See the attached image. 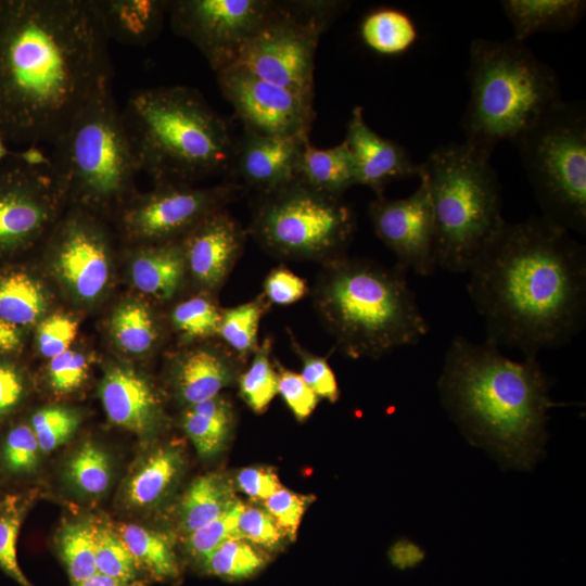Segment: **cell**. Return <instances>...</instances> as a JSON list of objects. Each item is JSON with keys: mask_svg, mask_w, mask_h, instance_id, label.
Wrapping results in <instances>:
<instances>
[{"mask_svg": "<svg viewBox=\"0 0 586 586\" xmlns=\"http://www.w3.org/2000/svg\"><path fill=\"white\" fill-rule=\"evenodd\" d=\"M109 38L93 0H0V133L52 144L111 87Z\"/></svg>", "mask_w": 586, "mask_h": 586, "instance_id": "1", "label": "cell"}, {"mask_svg": "<svg viewBox=\"0 0 586 586\" xmlns=\"http://www.w3.org/2000/svg\"><path fill=\"white\" fill-rule=\"evenodd\" d=\"M485 341L537 356L568 344L586 319V250L544 217L506 221L468 270Z\"/></svg>", "mask_w": 586, "mask_h": 586, "instance_id": "2", "label": "cell"}, {"mask_svg": "<svg viewBox=\"0 0 586 586\" xmlns=\"http://www.w3.org/2000/svg\"><path fill=\"white\" fill-rule=\"evenodd\" d=\"M438 387L447 409L471 435L507 460L530 467L555 406L536 356L513 360L499 347L457 335L444 358Z\"/></svg>", "mask_w": 586, "mask_h": 586, "instance_id": "3", "label": "cell"}, {"mask_svg": "<svg viewBox=\"0 0 586 586\" xmlns=\"http://www.w3.org/2000/svg\"><path fill=\"white\" fill-rule=\"evenodd\" d=\"M406 271L347 256L323 265L314 305L344 355L380 358L429 333Z\"/></svg>", "mask_w": 586, "mask_h": 586, "instance_id": "4", "label": "cell"}, {"mask_svg": "<svg viewBox=\"0 0 586 586\" xmlns=\"http://www.w3.org/2000/svg\"><path fill=\"white\" fill-rule=\"evenodd\" d=\"M122 114L139 169L156 184H191L232 167L235 142L228 124L195 89L136 90Z\"/></svg>", "mask_w": 586, "mask_h": 586, "instance_id": "5", "label": "cell"}, {"mask_svg": "<svg viewBox=\"0 0 586 586\" xmlns=\"http://www.w3.org/2000/svg\"><path fill=\"white\" fill-rule=\"evenodd\" d=\"M467 75L464 143L489 158L500 141L514 143L563 100L556 72L513 37L473 39Z\"/></svg>", "mask_w": 586, "mask_h": 586, "instance_id": "6", "label": "cell"}, {"mask_svg": "<svg viewBox=\"0 0 586 586\" xmlns=\"http://www.w3.org/2000/svg\"><path fill=\"white\" fill-rule=\"evenodd\" d=\"M428 182L435 225L437 267L467 273L483 247L500 230V183L489 157L464 142L433 150L420 163Z\"/></svg>", "mask_w": 586, "mask_h": 586, "instance_id": "7", "label": "cell"}, {"mask_svg": "<svg viewBox=\"0 0 586 586\" xmlns=\"http://www.w3.org/2000/svg\"><path fill=\"white\" fill-rule=\"evenodd\" d=\"M51 146L65 193L80 203L106 207L133 196L140 169L111 87L95 95Z\"/></svg>", "mask_w": 586, "mask_h": 586, "instance_id": "8", "label": "cell"}, {"mask_svg": "<svg viewBox=\"0 0 586 586\" xmlns=\"http://www.w3.org/2000/svg\"><path fill=\"white\" fill-rule=\"evenodd\" d=\"M542 217L586 232V107L562 100L514 143Z\"/></svg>", "mask_w": 586, "mask_h": 586, "instance_id": "9", "label": "cell"}, {"mask_svg": "<svg viewBox=\"0 0 586 586\" xmlns=\"http://www.w3.org/2000/svg\"><path fill=\"white\" fill-rule=\"evenodd\" d=\"M250 228L271 254L322 265L346 256L356 230L353 211L341 198L317 191L300 180L260 194Z\"/></svg>", "mask_w": 586, "mask_h": 586, "instance_id": "10", "label": "cell"}, {"mask_svg": "<svg viewBox=\"0 0 586 586\" xmlns=\"http://www.w3.org/2000/svg\"><path fill=\"white\" fill-rule=\"evenodd\" d=\"M348 5L347 1H275L233 65L314 98L315 55L320 37Z\"/></svg>", "mask_w": 586, "mask_h": 586, "instance_id": "11", "label": "cell"}, {"mask_svg": "<svg viewBox=\"0 0 586 586\" xmlns=\"http://www.w3.org/2000/svg\"><path fill=\"white\" fill-rule=\"evenodd\" d=\"M63 195L50 156L38 146L12 152L0 163V253L39 237L52 222Z\"/></svg>", "mask_w": 586, "mask_h": 586, "instance_id": "12", "label": "cell"}, {"mask_svg": "<svg viewBox=\"0 0 586 586\" xmlns=\"http://www.w3.org/2000/svg\"><path fill=\"white\" fill-rule=\"evenodd\" d=\"M273 3L270 0H175L168 1L167 13L173 30L193 43L217 74L235 63Z\"/></svg>", "mask_w": 586, "mask_h": 586, "instance_id": "13", "label": "cell"}, {"mask_svg": "<svg viewBox=\"0 0 586 586\" xmlns=\"http://www.w3.org/2000/svg\"><path fill=\"white\" fill-rule=\"evenodd\" d=\"M243 184L227 181L208 188L184 183H163L124 207L120 224L124 232L142 242L174 241L187 234L203 219L235 200Z\"/></svg>", "mask_w": 586, "mask_h": 586, "instance_id": "14", "label": "cell"}, {"mask_svg": "<svg viewBox=\"0 0 586 586\" xmlns=\"http://www.w3.org/2000/svg\"><path fill=\"white\" fill-rule=\"evenodd\" d=\"M216 75L243 129L265 137L309 139L314 98L264 80L238 65Z\"/></svg>", "mask_w": 586, "mask_h": 586, "instance_id": "15", "label": "cell"}, {"mask_svg": "<svg viewBox=\"0 0 586 586\" xmlns=\"http://www.w3.org/2000/svg\"><path fill=\"white\" fill-rule=\"evenodd\" d=\"M413 193L404 199L377 196L369 216L379 239L395 254L397 265L419 276L432 275L435 258V225L428 182L423 176Z\"/></svg>", "mask_w": 586, "mask_h": 586, "instance_id": "16", "label": "cell"}, {"mask_svg": "<svg viewBox=\"0 0 586 586\" xmlns=\"http://www.w3.org/2000/svg\"><path fill=\"white\" fill-rule=\"evenodd\" d=\"M56 272L79 298L91 301L104 290L110 277L106 237L85 214L73 215L60 228L54 243Z\"/></svg>", "mask_w": 586, "mask_h": 586, "instance_id": "17", "label": "cell"}, {"mask_svg": "<svg viewBox=\"0 0 586 586\" xmlns=\"http://www.w3.org/2000/svg\"><path fill=\"white\" fill-rule=\"evenodd\" d=\"M245 239L240 222L225 208L217 211L181 239L186 267L200 285L215 290L232 270Z\"/></svg>", "mask_w": 586, "mask_h": 586, "instance_id": "18", "label": "cell"}, {"mask_svg": "<svg viewBox=\"0 0 586 586\" xmlns=\"http://www.w3.org/2000/svg\"><path fill=\"white\" fill-rule=\"evenodd\" d=\"M344 141L354 160L357 184L370 188L377 196L383 195L393 179L419 177L420 164L412 162L403 145L375 132L359 105L352 110Z\"/></svg>", "mask_w": 586, "mask_h": 586, "instance_id": "19", "label": "cell"}, {"mask_svg": "<svg viewBox=\"0 0 586 586\" xmlns=\"http://www.w3.org/2000/svg\"><path fill=\"white\" fill-rule=\"evenodd\" d=\"M309 139L259 136L249 130L235 142L232 169L260 194L278 191L296 180L300 154Z\"/></svg>", "mask_w": 586, "mask_h": 586, "instance_id": "20", "label": "cell"}, {"mask_svg": "<svg viewBox=\"0 0 586 586\" xmlns=\"http://www.w3.org/2000/svg\"><path fill=\"white\" fill-rule=\"evenodd\" d=\"M101 402L112 423L145 437L162 421V408L149 382L131 369L115 367L107 371L100 386Z\"/></svg>", "mask_w": 586, "mask_h": 586, "instance_id": "21", "label": "cell"}, {"mask_svg": "<svg viewBox=\"0 0 586 586\" xmlns=\"http://www.w3.org/2000/svg\"><path fill=\"white\" fill-rule=\"evenodd\" d=\"M240 360L228 347H199L187 352L175 367L180 398L192 406L218 395L238 380Z\"/></svg>", "mask_w": 586, "mask_h": 586, "instance_id": "22", "label": "cell"}, {"mask_svg": "<svg viewBox=\"0 0 586 586\" xmlns=\"http://www.w3.org/2000/svg\"><path fill=\"white\" fill-rule=\"evenodd\" d=\"M183 469L180 449L162 446L142 458L128 474L122 499L130 509H150L160 505L178 482Z\"/></svg>", "mask_w": 586, "mask_h": 586, "instance_id": "23", "label": "cell"}, {"mask_svg": "<svg viewBox=\"0 0 586 586\" xmlns=\"http://www.w3.org/2000/svg\"><path fill=\"white\" fill-rule=\"evenodd\" d=\"M109 40L146 46L163 26L168 1L93 0Z\"/></svg>", "mask_w": 586, "mask_h": 586, "instance_id": "24", "label": "cell"}, {"mask_svg": "<svg viewBox=\"0 0 586 586\" xmlns=\"http://www.w3.org/2000/svg\"><path fill=\"white\" fill-rule=\"evenodd\" d=\"M186 268L181 241L152 243L135 256L131 278L143 294L166 301L180 289Z\"/></svg>", "mask_w": 586, "mask_h": 586, "instance_id": "25", "label": "cell"}, {"mask_svg": "<svg viewBox=\"0 0 586 586\" xmlns=\"http://www.w3.org/2000/svg\"><path fill=\"white\" fill-rule=\"evenodd\" d=\"M500 3L512 26L513 38L520 41L537 33L568 31L586 12L584 0H504Z\"/></svg>", "mask_w": 586, "mask_h": 586, "instance_id": "26", "label": "cell"}, {"mask_svg": "<svg viewBox=\"0 0 586 586\" xmlns=\"http://www.w3.org/2000/svg\"><path fill=\"white\" fill-rule=\"evenodd\" d=\"M296 179L326 194L341 198L357 184L356 168L351 151L343 140L339 144L318 149L306 143L300 154Z\"/></svg>", "mask_w": 586, "mask_h": 586, "instance_id": "27", "label": "cell"}, {"mask_svg": "<svg viewBox=\"0 0 586 586\" xmlns=\"http://www.w3.org/2000/svg\"><path fill=\"white\" fill-rule=\"evenodd\" d=\"M238 500L233 486L226 476L209 473L195 479L181 499L180 530L186 535L196 531L227 511Z\"/></svg>", "mask_w": 586, "mask_h": 586, "instance_id": "28", "label": "cell"}, {"mask_svg": "<svg viewBox=\"0 0 586 586\" xmlns=\"http://www.w3.org/2000/svg\"><path fill=\"white\" fill-rule=\"evenodd\" d=\"M233 424L231 403L218 394L186 410L182 426L203 458L217 455L225 446Z\"/></svg>", "mask_w": 586, "mask_h": 586, "instance_id": "29", "label": "cell"}, {"mask_svg": "<svg viewBox=\"0 0 586 586\" xmlns=\"http://www.w3.org/2000/svg\"><path fill=\"white\" fill-rule=\"evenodd\" d=\"M141 571L156 581L178 577L180 570L169 539L162 533L132 523L113 525Z\"/></svg>", "mask_w": 586, "mask_h": 586, "instance_id": "30", "label": "cell"}, {"mask_svg": "<svg viewBox=\"0 0 586 586\" xmlns=\"http://www.w3.org/2000/svg\"><path fill=\"white\" fill-rule=\"evenodd\" d=\"M360 37L372 51L393 56L408 51L415 44L418 29L407 13L393 8H381L364 17Z\"/></svg>", "mask_w": 586, "mask_h": 586, "instance_id": "31", "label": "cell"}, {"mask_svg": "<svg viewBox=\"0 0 586 586\" xmlns=\"http://www.w3.org/2000/svg\"><path fill=\"white\" fill-rule=\"evenodd\" d=\"M63 476L67 486L82 498H99L111 486L112 461L107 453L92 442H86L67 458Z\"/></svg>", "mask_w": 586, "mask_h": 586, "instance_id": "32", "label": "cell"}, {"mask_svg": "<svg viewBox=\"0 0 586 586\" xmlns=\"http://www.w3.org/2000/svg\"><path fill=\"white\" fill-rule=\"evenodd\" d=\"M46 309L40 284L22 271L0 275V318L15 327L36 322Z\"/></svg>", "mask_w": 586, "mask_h": 586, "instance_id": "33", "label": "cell"}, {"mask_svg": "<svg viewBox=\"0 0 586 586\" xmlns=\"http://www.w3.org/2000/svg\"><path fill=\"white\" fill-rule=\"evenodd\" d=\"M269 302L264 294L244 304L221 310L218 336L240 359L258 347V329Z\"/></svg>", "mask_w": 586, "mask_h": 586, "instance_id": "34", "label": "cell"}, {"mask_svg": "<svg viewBox=\"0 0 586 586\" xmlns=\"http://www.w3.org/2000/svg\"><path fill=\"white\" fill-rule=\"evenodd\" d=\"M111 331L117 345L130 354H143L155 344L158 331L149 308L138 302L120 305L112 316Z\"/></svg>", "mask_w": 586, "mask_h": 586, "instance_id": "35", "label": "cell"}, {"mask_svg": "<svg viewBox=\"0 0 586 586\" xmlns=\"http://www.w3.org/2000/svg\"><path fill=\"white\" fill-rule=\"evenodd\" d=\"M58 548L73 585L98 573L93 521L65 524L58 536Z\"/></svg>", "mask_w": 586, "mask_h": 586, "instance_id": "36", "label": "cell"}, {"mask_svg": "<svg viewBox=\"0 0 586 586\" xmlns=\"http://www.w3.org/2000/svg\"><path fill=\"white\" fill-rule=\"evenodd\" d=\"M271 339L265 337L250 367L238 378L240 395L256 413H263L278 394V374L271 360Z\"/></svg>", "mask_w": 586, "mask_h": 586, "instance_id": "37", "label": "cell"}, {"mask_svg": "<svg viewBox=\"0 0 586 586\" xmlns=\"http://www.w3.org/2000/svg\"><path fill=\"white\" fill-rule=\"evenodd\" d=\"M98 573L126 583H139V568L133 556L113 525L93 521Z\"/></svg>", "mask_w": 586, "mask_h": 586, "instance_id": "38", "label": "cell"}, {"mask_svg": "<svg viewBox=\"0 0 586 586\" xmlns=\"http://www.w3.org/2000/svg\"><path fill=\"white\" fill-rule=\"evenodd\" d=\"M266 558L252 544L232 538L216 548L202 564L208 574L227 581L249 578L260 571Z\"/></svg>", "mask_w": 586, "mask_h": 586, "instance_id": "39", "label": "cell"}, {"mask_svg": "<svg viewBox=\"0 0 586 586\" xmlns=\"http://www.w3.org/2000/svg\"><path fill=\"white\" fill-rule=\"evenodd\" d=\"M26 510L27 501L8 496L0 511V569L20 586H33L17 560V538Z\"/></svg>", "mask_w": 586, "mask_h": 586, "instance_id": "40", "label": "cell"}, {"mask_svg": "<svg viewBox=\"0 0 586 586\" xmlns=\"http://www.w3.org/2000/svg\"><path fill=\"white\" fill-rule=\"evenodd\" d=\"M221 309L206 296L198 295L177 304L171 313L174 327L187 340L218 336Z\"/></svg>", "mask_w": 586, "mask_h": 586, "instance_id": "41", "label": "cell"}, {"mask_svg": "<svg viewBox=\"0 0 586 586\" xmlns=\"http://www.w3.org/2000/svg\"><path fill=\"white\" fill-rule=\"evenodd\" d=\"M42 454L30 425L20 423L11 428L0 445V466L11 476L33 474Z\"/></svg>", "mask_w": 586, "mask_h": 586, "instance_id": "42", "label": "cell"}, {"mask_svg": "<svg viewBox=\"0 0 586 586\" xmlns=\"http://www.w3.org/2000/svg\"><path fill=\"white\" fill-rule=\"evenodd\" d=\"M81 417L75 409L64 406H48L38 409L30 419V428L35 433L42 453H51L59 448L77 431Z\"/></svg>", "mask_w": 586, "mask_h": 586, "instance_id": "43", "label": "cell"}, {"mask_svg": "<svg viewBox=\"0 0 586 586\" xmlns=\"http://www.w3.org/2000/svg\"><path fill=\"white\" fill-rule=\"evenodd\" d=\"M243 504L238 500L215 520L186 535L188 555L201 565L208 556L225 542L239 538L237 525Z\"/></svg>", "mask_w": 586, "mask_h": 586, "instance_id": "44", "label": "cell"}, {"mask_svg": "<svg viewBox=\"0 0 586 586\" xmlns=\"http://www.w3.org/2000/svg\"><path fill=\"white\" fill-rule=\"evenodd\" d=\"M291 344L302 362L301 377L319 398L335 403L340 397L335 374L324 357L317 356L291 335Z\"/></svg>", "mask_w": 586, "mask_h": 586, "instance_id": "45", "label": "cell"}, {"mask_svg": "<svg viewBox=\"0 0 586 586\" xmlns=\"http://www.w3.org/2000/svg\"><path fill=\"white\" fill-rule=\"evenodd\" d=\"M239 538L266 549H276L284 535L266 509L245 506L238 518Z\"/></svg>", "mask_w": 586, "mask_h": 586, "instance_id": "46", "label": "cell"}, {"mask_svg": "<svg viewBox=\"0 0 586 586\" xmlns=\"http://www.w3.org/2000/svg\"><path fill=\"white\" fill-rule=\"evenodd\" d=\"M313 497L281 487L264 500L266 511L272 517L284 536L294 539L303 514Z\"/></svg>", "mask_w": 586, "mask_h": 586, "instance_id": "47", "label": "cell"}, {"mask_svg": "<svg viewBox=\"0 0 586 586\" xmlns=\"http://www.w3.org/2000/svg\"><path fill=\"white\" fill-rule=\"evenodd\" d=\"M88 369L85 355L69 348L50 359L48 367L50 385L55 393H72L85 382Z\"/></svg>", "mask_w": 586, "mask_h": 586, "instance_id": "48", "label": "cell"}, {"mask_svg": "<svg viewBox=\"0 0 586 586\" xmlns=\"http://www.w3.org/2000/svg\"><path fill=\"white\" fill-rule=\"evenodd\" d=\"M77 322L68 316L54 314L43 319L37 328L40 353L51 359L67 349L77 334Z\"/></svg>", "mask_w": 586, "mask_h": 586, "instance_id": "49", "label": "cell"}, {"mask_svg": "<svg viewBox=\"0 0 586 586\" xmlns=\"http://www.w3.org/2000/svg\"><path fill=\"white\" fill-rule=\"evenodd\" d=\"M278 370V393L298 421L306 420L315 410L319 397L301 374L281 366Z\"/></svg>", "mask_w": 586, "mask_h": 586, "instance_id": "50", "label": "cell"}, {"mask_svg": "<svg viewBox=\"0 0 586 586\" xmlns=\"http://www.w3.org/2000/svg\"><path fill=\"white\" fill-rule=\"evenodd\" d=\"M263 294L269 303L290 305L308 293L306 281L285 267L272 269L266 277Z\"/></svg>", "mask_w": 586, "mask_h": 586, "instance_id": "51", "label": "cell"}, {"mask_svg": "<svg viewBox=\"0 0 586 586\" xmlns=\"http://www.w3.org/2000/svg\"><path fill=\"white\" fill-rule=\"evenodd\" d=\"M238 488L252 500H265L280 489L281 483L269 467H249L240 470L235 476Z\"/></svg>", "mask_w": 586, "mask_h": 586, "instance_id": "52", "label": "cell"}, {"mask_svg": "<svg viewBox=\"0 0 586 586\" xmlns=\"http://www.w3.org/2000/svg\"><path fill=\"white\" fill-rule=\"evenodd\" d=\"M25 392L21 372L11 364L0 361V418L21 403Z\"/></svg>", "mask_w": 586, "mask_h": 586, "instance_id": "53", "label": "cell"}, {"mask_svg": "<svg viewBox=\"0 0 586 586\" xmlns=\"http://www.w3.org/2000/svg\"><path fill=\"white\" fill-rule=\"evenodd\" d=\"M388 557L393 565L400 570L418 565L424 558V552L415 544L402 540L395 544Z\"/></svg>", "mask_w": 586, "mask_h": 586, "instance_id": "54", "label": "cell"}, {"mask_svg": "<svg viewBox=\"0 0 586 586\" xmlns=\"http://www.w3.org/2000/svg\"><path fill=\"white\" fill-rule=\"evenodd\" d=\"M21 343L20 329L0 318V353L14 352Z\"/></svg>", "mask_w": 586, "mask_h": 586, "instance_id": "55", "label": "cell"}, {"mask_svg": "<svg viewBox=\"0 0 586 586\" xmlns=\"http://www.w3.org/2000/svg\"><path fill=\"white\" fill-rule=\"evenodd\" d=\"M73 586H143L142 582L139 583H126L119 579L112 578L110 576L97 573L93 576L75 584Z\"/></svg>", "mask_w": 586, "mask_h": 586, "instance_id": "56", "label": "cell"}, {"mask_svg": "<svg viewBox=\"0 0 586 586\" xmlns=\"http://www.w3.org/2000/svg\"><path fill=\"white\" fill-rule=\"evenodd\" d=\"M13 151L7 146V141L0 133V163H2Z\"/></svg>", "mask_w": 586, "mask_h": 586, "instance_id": "57", "label": "cell"}, {"mask_svg": "<svg viewBox=\"0 0 586 586\" xmlns=\"http://www.w3.org/2000/svg\"><path fill=\"white\" fill-rule=\"evenodd\" d=\"M4 505H5V498L2 499V500H0V511H1V509L3 508Z\"/></svg>", "mask_w": 586, "mask_h": 586, "instance_id": "58", "label": "cell"}]
</instances>
